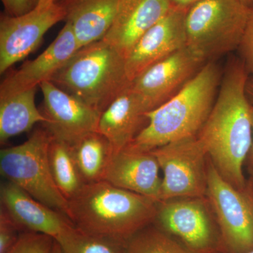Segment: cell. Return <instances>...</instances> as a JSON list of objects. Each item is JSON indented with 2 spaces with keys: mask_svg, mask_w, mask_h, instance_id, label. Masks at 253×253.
Instances as JSON below:
<instances>
[{
  "mask_svg": "<svg viewBox=\"0 0 253 253\" xmlns=\"http://www.w3.org/2000/svg\"><path fill=\"white\" fill-rule=\"evenodd\" d=\"M250 77L241 58L228 59L215 102L197 135L217 172L236 189L247 184L243 166L253 143V105L246 92Z\"/></svg>",
  "mask_w": 253,
  "mask_h": 253,
  "instance_id": "1",
  "label": "cell"
},
{
  "mask_svg": "<svg viewBox=\"0 0 253 253\" xmlns=\"http://www.w3.org/2000/svg\"><path fill=\"white\" fill-rule=\"evenodd\" d=\"M222 73L215 61L206 63L172 99L146 113L147 126L126 149L151 151L197 136L215 102Z\"/></svg>",
  "mask_w": 253,
  "mask_h": 253,
  "instance_id": "2",
  "label": "cell"
},
{
  "mask_svg": "<svg viewBox=\"0 0 253 253\" xmlns=\"http://www.w3.org/2000/svg\"><path fill=\"white\" fill-rule=\"evenodd\" d=\"M157 202L102 180L85 184L68 201V219L80 230L127 241L153 224Z\"/></svg>",
  "mask_w": 253,
  "mask_h": 253,
  "instance_id": "3",
  "label": "cell"
},
{
  "mask_svg": "<svg viewBox=\"0 0 253 253\" xmlns=\"http://www.w3.org/2000/svg\"><path fill=\"white\" fill-rule=\"evenodd\" d=\"M50 82L101 114L131 84L126 58L104 40L78 49Z\"/></svg>",
  "mask_w": 253,
  "mask_h": 253,
  "instance_id": "4",
  "label": "cell"
},
{
  "mask_svg": "<svg viewBox=\"0 0 253 253\" xmlns=\"http://www.w3.org/2000/svg\"><path fill=\"white\" fill-rule=\"evenodd\" d=\"M249 11L239 0L198 1L186 14V46L206 62L238 50Z\"/></svg>",
  "mask_w": 253,
  "mask_h": 253,
  "instance_id": "5",
  "label": "cell"
},
{
  "mask_svg": "<svg viewBox=\"0 0 253 253\" xmlns=\"http://www.w3.org/2000/svg\"><path fill=\"white\" fill-rule=\"evenodd\" d=\"M51 138L42 125V127L35 129L23 144L1 149L0 172L6 180L68 217V201L58 189L50 168Z\"/></svg>",
  "mask_w": 253,
  "mask_h": 253,
  "instance_id": "6",
  "label": "cell"
},
{
  "mask_svg": "<svg viewBox=\"0 0 253 253\" xmlns=\"http://www.w3.org/2000/svg\"><path fill=\"white\" fill-rule=\"evenodd\" d=\"M206 197L217 221L221 253L253 251V175L236 189L219 174L208 156Z\"/></svg>",
  "mask_w": 253,
  "mask_h": 253,
  "instance_id": "7",
  "label": "cell"
},
{
  "mask_svg": "<svg viewBox=\"0 0 253 253\" xmlns=\"http://www.w3.org/2000/svg\"><path fill=\"white\" fill-rule=\"evenodd\" d=\"M153 224L194 253H221L220 234L205 197L176 198L157 204Z\"/></svg>",
  "mask_w": 253,
  "mask_h": 253,
  "instance_id": "8",
  "label": "cell"
},
{
  "mask_svg": "<svg viewBox=\"0 0 253 253\" xmlns=\"http://www.w3.org/2000/svg\"><path fill=\"white\" fill-rule=\"evenodd\" d=\"M162 169L160 201L205 197L208 186V155L197 136L168 143L151 151Z\"/></svg>",
  "mask_w": 253,
  "mask_h": 253,
  "instance_id": "9",
  "label": "cell"
},
{
  "mask_svg": "<svg viewBox=\"0 0 253 253\" xmlns=\"http://www.w3.org/2000/svg\"><path fill=\"white\" fill-rule=\"evenodd\" d=\"M65 18L59 2L36 5L20 16L1 14L0 73L27 57L40 45L46 32Z\"/></svg>",
  "mask_w": 253,
  "mask_h": 253,
  "instance_id": "10",
  "label": "cell"
},
{
  "mask_svg": "<svg viewBox=\"0 0 253 253\" xmlns=\"http://www.w3.org/2000/svg\"><path fill=\"white\" fill-rule=\"evenodd\" d=\"M206 63L185 46L148 68L131 82V87L149 113L175 96Z\"/></svg>",
  "mask_w": 253,
  "mask_h": 253,
  "instance_id": "11",
  "label": "cell"
},
{
  "mask_svg": "<svg viewBox=\"0 0 253 253\" xmlns=\"http://www.w3.org/2000/svg\"><path fill=\"white\" fill-rule=\"evenodd\" d=\"M189 8L172 5L167 14L138 40L126 59L129 81L186 46V16Z\"/></svg>",
  "mask_w": 253,
  "mask_h": 253,
  "instance_id": "12",
  "label": "cell"
},
{
  "mask_svg": "<svg viewBox=\"0 0 253 253\" xmlns=\"http://www.w3.org/2000/svg\"><path fill=\"white\" fill-rule=\"evenodd\" d=\"M43 95L42 124L56 139L69 144L88 133L98 131L101 113L51 82L40 84Z\"/></svg>",
  "mask_w": 253,
  "mask_h": 253,
  "instance_id": "13",
  "label": "cell"
},
{
  "mask_svg": "<svg viewBox=\"0 0 253 253\" xmlns=\"http://www.w3.org/2000/svg\"><path fill=\"white\" fill-rule=\"evenodd\" d=\"M79 49L72 28L66 23L54 41L40 56L26 61L3 80L0 85V99L37 88L44 82L51 81Z\"/></svg>",
  "mask_w": 253,
  "mask_h": 253,
  "instance_id": "14",
  "label": "cell"
},
{
  "mask_svg": "<svg viewBox=\"0 0 253 253\" xmlns=\"http://www.w3.org/2000/svg\"><path fill=\"white\" fill-rule=\"evenodd\" d=\"M0 199L1 208L24 231L45 234L58 241L73 225L62 213L42 204L11 181L1 183Z\"/></svg>",
  "mask_w": 253,
  "mask_h": 253,
  "instance_id": "15",
  "label": "cell"
},
{
  "mask_svg": "<svg viewBox=\"0 0 253 253\" xmlns=\"http://www.w3.org/2000/svg\"><path fill=\"white\" fill-rule=\"evenodd\" d=\"M159 169L157 158L151 151L126 149L113 155L104 180L158 203L162 184Z\"/></svg>",
  "mask_w": 253,
  "mask_h": 253,
  "instance_id": "16",
  "label": "cell"
},
{
  "mask_svg": "<svg viewBox=\"0 0 253 253\" xmlns=\"http://www.w3.org/2000/svg\"><path fill=\"white\" fill-rule=\"evenodd\" d=\"M172 6L170 0H118L114 21L103 40L126 59L140 37Z\"/></svg>",
  "mask_w": 253,
  "mask_h": 253,
  "instance_id": "17",
  "label": "cell"
},
{
  "mask_svg": "<svg viewBox=\"0 0 253 253\" xmlns=\"http://www.w3.org/2000/svg\"><path fill=\"white\" fill-rule=\"evenodd\" d=\"M146 113L131 84L101 113L98 131L109 141L113 154L126 149L147 126Z\"/></svg>",
  "mask_w": 253,
  "mask_h": 253,
  "instance_id": "18",
  "label": "cell"
},
{
  "mask_svg": "<svg viewBox=\"0 0 253 253\" xmlns=\"http://www.w3.org/2000/svg\"><path fill=\"white\" fill-rule=\"evenodd\" d=\"M80 49L104 39L112 26L118 0H59Z\"/></svg>",
  "mask_w": 253,
  "mask_h": 253,
  "instance_id": "19",
  "label": "cell"
},
{
  "mask_svg": "<svg viewBox=\"0 0 253 253\" xmlns=\"http://www.w3.org/2000/svg\"><path fill=\"white\" fill-rule=\"evenodd\" d=\"M37 88L21 91L0 99V141L4 144L11 137L31 130L37 123L46 120L37 108Z\"/></svg>",
  "mask_w": 253,
  "mask_h": 253,
  "instance_id": "20",
  "label": "cell"
},
{
  "mask_svg": "<svg viewBox=\"0 0 253 253\" xmlns=\"http://www.w3.org/2000/svg\"><path fill=\"white\" fill-rule=\"evenodd\" d=\"M75 163L84 184L104 180L113 155L109 141L98 131L88 133L70 144Z\"/></svg>",
  "mask_w": 253,
  "mask_h": 253,
  "instance_id": "21",
  "label": "cell"
},
{
  "mask_svg": "<svg viewBox=\"0 0 253 253\" xmlns=\"http://www.w3.org/2000/svg\"><path fill=\"white\" fill-rule=\"evenodd\" d=\"M49 161L58 189L69 201L85 185L78 172L70 144L52 136L49 148Z\"/></svg>",
  "mask_w": 253,
  "mask_h": 253,
  "instance_id": "22",
  "label": "cell"
},
{
  "mask_svg": "<svg viewBox=\"0 0 253 253\" xmlns=\"http://www.w3.org/2000/svg\"><path fill=\"white\" fill-rule=\"evenodd\" d=\"M62 253H126V241L100 234H89L74 225L58 241Z\"/></svg>",
  "mask_w": 253,
  "mask_h": 253,
  "instance_id": "23",
  "label": "cell"
},
{
  "mask_svg": "<svg viewBox=\"0 0 253 253\" xmlns=\"http://www.w3.org/2000/svg\"><path fill=\"white\" fill-rule=\"evenodd\" d=\"M126 253H194L172 236L151 224L126 241Z\"/></svg>",
  "mask_w": 253,
  "mask_h": 253,
  "instance_id": "24",
  "label": "cell"
},
{
  "mask_svg": "<svg viewBox=\"0 0 253 253\" xmlns=\"http://www.w3.org/2000/svg\"><path fill=\"white\" fill-rule=\"evenodd\" d=\"M54 239L40 233L24 231L9 253H52Z\"/></svg>",
  "mask_w": 253,
  "mask_h": 253,
  "instance_id": "25",
  "label": "cell"
},
{
  "mask_svg": "<svg viewBox=\"0 0 253 253\" xmlns=\"http://www.w3.org/2000/svg\"><path fill=\"white\" fill-rule=\"evenodd\" d=\"M24 231L4 208L0 209V253H9Z\"/></svg>",
  "mask_w": 253,
  "mask_h": 253,
  "instance_id": "26",
  "label": "cell"
},
{
  "mask_svg": "<svg viewBox=\"0 0 253 253\" xmlns=\"http://www.w3.org/2000/svg\"><path fill=\"white\" fill-rule=\"evenodd\" d=\"M238 50L240 58L244 61L253 77V5L250 7L247 23Z\"/></svg>",
  "mask_w": 253,
  "mask_h": 253,
  "instance_id": "27",
  "label": "cell"
},
{
  "mask_svg": "<svg viewBox=\"0 0 253 253\" xmlns=\"http://www.w3.org/2000/svg\"><path fill=\"white\" fill-rule=\"evenodd\" d=\"M5 14L9 16H20L31 11L35 6L33 0H1Z\"/></svg>",
  "mask_w": 253,
  "mask_h": 253,
  "instance_id": "28",
  "label": "cell"
},
{
  "mask_svg": "<svg viewBox=\"0 0 253 253\" xmlns=\"http://www.w3.org/2000/svg\"><path fill=\"white\" fill-rule=\"evenodd\" d=\"M201 0H170L171 3L174 6H184V7H190L193 4H196Z\"/></svg>",
  "mask_w": 253,
  "mask_h": 253,
  "instance_id": "29",
  "label": "cell"
},
{
  "mask_svg": "<svg viewBox=\"0 0 253 253\" xmlns=\"http://www.w3.org/2000/svg\"><path fill=\"white\" fill-rule=\"evenodd\" d=\"M246 92L249 99H251L253 101V77H250L249 81L246 84Z\"/></svg>",
  "mask_w": 253,
  "mask_h": 253,
  "instance_id": "30",
  "label": "cell"
},
{
  "mask_svg": "<svg viewBox=\"0 0 253 253\" xmlns=\"http://www.w3.org/2000/svg\"><path fill=\"white\" fill-rule=\"evenodd\" d=\"M252 126H253V143L252 146H251V151H250V153L249 154V158L250 164H251V167L253 168V109H252Z\"/></svg>",
  "mask_w": 253,
  "mask_h": 253,
  "instance_id": "31",
  "label": "cell"
},
{
  "mask_svg": "<svg viewBox=\"0 0 253 253\" xmlns=\"http://www.w3.org/2000/svg\"><path fill=\"white\" fill-rule=\"evenodd\" d=\"M35 6L39 4H47L51 3L58 2L59 0H33Z\"/></svg>",
  "mask_w": 253,
  "mask_h": 253,
  "instance_id": "32",
  "label": "cell"
},
{
  "mask_svg": "<svg viewBox=\"0 0 253 253\" xmlns=\"http://www.w3.org/2000/svg\"><path fill=\"white\" fill-rule=\"evenodd\" d=\"M52 253H62L59 244L54 240V247H53Z\"/></svg>",
  "mask_w": 253,
  "mask_h": 253,
  "instance_id": "33",
  "label": "cell"
},
{
  "mask_svg": "<svg viewBox=\"0 0 253 253\" xmlns=\"http://www.w3.org/2000/svg\"><path fill=\"white\" fill-rule=\"evenodd\" d=\"M239 1L242 2L243 4H246V6H249V7L253 5V0H239Z\"/></svg>",
  "mask_w": 253,
  "mask_h": 253,
  "instance_id": "34",
  "label": "cell"
},
{
  "mask_svg": "<svg viewBox=\"0 0 253 253\" xmlns=\"http://www.w3.org/2000/svg\"><path fill=\"white\" fill-rule=\"evenodd\" d=\"M249 253H253V251H251V252H250Z\"/></svg>",
  "mask_w": 253,
  "mask_h": 253,
  "instance_id": "35",
  "label": "cell"
}]
</instances>
